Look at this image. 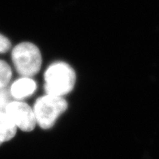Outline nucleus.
Instances as JSON below:
<instances>
[{
    "label": "nucleus",
    "instance_id": "8",
    "mask_svg": "<svg viewBox=\"0 0 159 159\" xmlns=\"http://www.w3.org/2000/svg\"><path fill=\"white\" fill-rule=\"evenodd\" d=\"M11 98V93L7 87L0 89V111L5 112L7 106L12 101Z\"/></svg>",
    "mask_w": 159,
    "mask_h": 159
},
{
    "label": "nucleus",
    "instance_id": "7",
    "mask_svg": "<svg viewBox=\"0 0 159 159\" xmlns=\"http://www.w3.org/2000/svg\"><path fill=\"white\" fill-rule=\"evenodd\" d=\"M13 71L8 63L0 59V89L5 88L11 82Z\"/></svg>",
    "mask_w": 159,
    "mask_h": 159
},
{
    "label": "nucleus",
    "instance_id": "3",
    "mask_svg": "<svg viewBox=\"0 0 159 159\" xmlns=\"http://www.w3.org/2000/svg\"><path fill=\"white\" fill-rule=\"evenodd\" d=\"M67 108L68 104L63 97L46 94L35 101L33 109L37 124L47 130L55 125Z\"/></svg>",
    "mask_w": 159,
    "mask_h": 159
},
{
    "label": "nucleus",
    "instance_id": "4",
    "mask_svg": "<svg viewBox=\"0 0 159 159\" xmlns=\"http://www.w3.org/2000/svg\"><path fill=\"white\" fill-rule=\"evenodd\" d=\"M5 112L16 127L23 131L29 132L33 130L37 124L33 109L21 101H11Z\"/></svg>",
    "mask_w": 159,
    "mask_h": 159
},
{
    "label": "nucleus",
    "instance_id": "9",
    "mask_svg": "<svg viewBox=\"0 0 159 159\" xmlns=\"http://www.w3.org/2000/svg\"><path fill=\"white\" fill-rule=\"evenodd\" d=\"M11 48V42L7 37L0 33V54L7 52Z\"/></svg>",
    "mask_w": 159,
    "mask_h": 159
},
{
    "label": "nucleus",
    "instance_id": "1",
    "mask_svg": "<svg viewBox=\"0 0 159 159\" xmlns=\"http://www.w3.org/2000/svg\"><path fill=\"white\" fill-rule=\"evenodd\" d=\"M43 78L46 94L63 97L72 91L76 83L75 70L63 61L49 65L46 69Z\"/></svg>",
    "mask_w": 159,
    "mask_h": 159
},
{
    "label": "nucleus",
    "instance_id": "2",
    "mask_svg": "<svg viewBox=\"0 0 159 159\" xmlns=\"http://www.w3.org/2000/svg\"><path fill=\"white\" fill-rule=\"evenodd\" d=\"M11 59L16 71L21 77H32L39 72L42 56L39 47L30 41H23L12 49Z\"/></svg>",
    "mask_w": 159,
    "mask_h": 159
},
{
    "label": "nucleus",
    "instance_id": "6",
    "mask_svg": "<svg viewBox=\"0 0 159 159\" xmlns=\"http://www.w3.org/2000/svg\"><path fill=\"white\" fill-rule=\"evenodd\" d=\"M16 129L6 113L0 111V145L13 139L16 134Z\"/></svg>",
    "mask_w": 159,
    "mask_h": 159
},
{
    "label": "nucleus",
    "instance_id": "5",
    "mask_svg": "<svg viewBox=\"0 0 159 159\" xmlns=\"http://www.w3.org/2000/svg\"><path fill=\"white\" fill-rule=\"evenodd\" d=\"M37 83L32 77H21L12 83L9 89L12 98L21 100L34 94Z\"/></svg>",
    "mask_w": 159,
    "mask_h": 159
}]
</instances>
